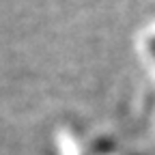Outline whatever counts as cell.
Instances as JSON below:
<instances>
[{
  "instance_id": "1",
  "label": "cell",
  "mask_w": 155,
  "mask_h": 155,
  "mask_svg": "<svg viewBox=\"0 0 155 155\" xmlns=\"http://www.w3.org/2000/svg\"><path fill=\"white\" fill-rule=\"evenodd\" d=\"M149 50H151V54L155 56V37L151 39V41H149Z\"/></svg>"
}]
</instances>
